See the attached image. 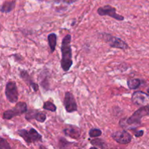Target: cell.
Segmentation results:
<instances>
[{"instance_id":"obj_1","label":"cell","mask_w":149,"mask_h":149,"mask_svg":"<svg viewBox=\"0 0 149 149\" xmlns=\"http://www.w3.org/2000/svg\"><path fill=\"white\" fill-rule=\"evenodd\" d=\"M71 36L70 34H67L64 36L62 41L61 45V68L64 71H68L73 65L72 59V49L71 47Z\"/></svg>"},{"instance_id":"obj_2","label":"cell","mask_w":149,"mask_h":149,"mask_svg":"<svg viewBox=\"0 0 149 149\" xmlns=\"http://www.w3.org/2000/svg\"><path fill=\"white\" fill-rule=\"evenodd\" d=\"M17 135L21 137L27 144L34 143L42 141V136L33 128H31L29 130L26 129L18 130Z\"/></svg>"},{"instance_id":"obj_3","label":"cell","mask_w":149,"mask_h":149,"mask_svg":"<svg viewBox=\"0 0 149 149\" xmlns=\"http://www.w3.org/2000/svg\"><path fill=\"white\" fill-rule=\"evenodd\" d=\"M102 38L106 43H107L111 47L126 50L129 48L127 43L122 40V39L116 36H112L107 33H102Z\"/></svg>"},{"instance_id":"obj_4","label":"cell","mask_w":149,"mask_h":149,"mask_svg":"<svg viewBox=\"0 0 149 149\" xmlns=\"http://www.w3.org/2000/svg\"><path fill=\"white\" fill-rule=\"evenodd\" d=\"M28 111L27 104L25 102H18L16 103L15 106L13 107L12 109L5 111L3 113V119H11L14 118L15 116H20V115L26 113Z\"/></svg>"},{"instance_id":"obj_5","label":"cell","mask_w":149,"mask_h":149,"mask_svg":"<svg viewBox=\"0 0 149 149\" xmlns=\"http://www.w3.org/2000/svg\"><path fill=\"white\" fill-rule=\"evenodd\" d=\"M146 116H149L148 106H142L141 109H138L132 116L126 119L125 123L127 125H138L141 124V119Z\"/></svg>"},{"instance_id":"obj_6","label":"cell","mask_w":149,"mask_h":149,"mask_svg":"<svg viewBox=\"0 0 149 149\" xmlns=\"http://www.w3.org/2000/svg\"><path fill=\"white\" fill-rule=\"evenodd\" d=\"M5 95L9 102L16 103L18 100V91L17 84L15 81H10L7 83L5 87Z\"/></svg>"},{"instance_id":"obj_7","label":"cell","mask_w":149,"mask_h":149,"mask_svg":"<svg viewBox=\"0 0 149 149\" xmlns=\"http://www.w3.org/2000/svg\"><path fill=\"white\" fill-rule=\"evenodd\" d=\"M97 13L100 16H109L119 21L125 20V17L121 15L116 13V10L111 5H105L97 9Z\"/></svg>"},{"instance_id":"obj_8","label":"cell","mask_w":149,"mask_h":149,"mask_svg":"<svg viewBox=\"0 0 149 149\" xmlns=\"http://www.w3.org/2000/svg\"><path fill=\"white\" fill-rule=\"evenodd\" d=\"M132 102L136 106H149V95L142 91H136L132 94Z\"/></svg>"},{"instance_id":"obj_9","label":"cell","mask_w":149,"mask_h":149,"mask_svg":"<svg viewBox=\"0 0 149 149\" xmlns=\"http://www.w3.org/2000/svg\"><path fill=\"white\" fill-rule=\"evenodd\" d=\"M63 106L68 113H73L77 111V104L74 95L70 92L65 93L63 99Z\"/></svg>"},{"instance_id":"obj_10","label":"cell","mask_w":149,"mask_h":149,"mask_svg":"<svg viewBox=\"0 0 149 149\" xmlns=\"http://www.w3.org/2000/svg\"><path fill=\"white\" fill-rule=\"evenodd\" d=\"M112 138L116 141V143L119 144H128L132 141V135L126 130L122 131H116L112 133Z\"/></svg>"},{"instance_id":"obj_11","label":"cell","mask_w":149,"mask_h":149,"mask_svg":"<svg viewBox=\"0 0 149 149\" xmlns=\"http://www.w3.org/2000/svg\"><path fill=\"white\" fill-rule=\"evenodd\" d=\"M26 113L25 118L28 121H31L34 119L37 122L43 123L47 119V113L43 111H39L38 110H29L27 111Z\"/></svg>"},{"instance_id":"obj_12","label":"cell","mask_w":149,"mask_h":149,"mask_svg":"<svg viewBox=\"0 0 149 149\" xmlns=\"http://www.w3.org/2000/svg\"><path fill=\"white\" fill-rule=\"evenodd\" d=\"M63 132L66 136L74 138V139H78V138H79L80 135H81L79 130L74 126H70L69 127L64 129Z\"/></svg>"},{"instance_id":"obj_13","label":"cell","mask_w":149,"mask_h":149,"mask_svg":"<svg viewBox=\"0 0 149 149\" xmlns=\"http://www.w3.org/2000/svg\"><path fill=\"white\" fill-rule=\"evenodd\" d=\"M15 7V0L5 1L0 7V12L3 13H9L14 10Z\"/></svg>"},{"instance_id":"obj_14","label":"cell","mask_w":149,"mask_h":149,"mask_svg":"<svg viewBox=\"0 0 149 149\" xmlns=\"http://www.w3.org/2000/svg\"><path fill=\"white\" fill-rule=\"evenodd\" d=\"M47 40L50 52L52 53L55 50V47H56L57 44V35L54 33H50V34L48 35Z\"/></svg>"},{"instance_id":"obj_15","label":"cell","mask_w":149,"mask_h":149,"mask_svg":"<svg viewBox=\"0 0 149 149\" xmlns=\"http://www.w3.org/2000/svg\"><path fill=\"white\" fill-rule=\"evenodd\" d=\"M141 84V81L138 79H130L127 80V86L130 90L138 88Z\"/></svg>"},{"instance_id":"obj_16","label":"cell","mask_w":149,"mask_h":149,"mask_svg":"<svg viewBox=\"0 0 149 149\" xmlns=\"http://www.w3.org/2000/svg\"><path fill=\"white\" fill-rule=\"evenodd\" d=\"M91 144L94 146L95 147L100 148H107V145L106 144V143L103 141L100 138H95L91 141Z\"/></svg>"},{"instance_id":"obj_17","label":"cell","mask_w":149,"mask_h":149,"mask_svg":"<svg viewBox=\"0 0 149 149\" xmlns=\"http://www.w3.org/2000/svg\"><path fill=\"white\" fill-rule=\"evenodd\" d=\"M20 77H21L22 79H23V81L28 84V85L30 86L31 83L32 82V80L31 79L30 76H29V73H28L27 71H25V70H20Z\"/></svg>"},{"instance_id":"obj_18","label":"cell","mask_w":149,"mask_h":149,"mask_svg":"<svg viewBox=\"0 0 149 149\" xmlns=\"http://www.w3.org/2000/svg\"><path fill=\"white\" fill-rule=\"evenodd\" d=\"M43 109L45 110L49 111H52V112H55L57 110V107L53 103L50 101H46L44 103L43 105Z\"/></svg>"},{"instance_id":"obj_19","label":"cell","mask_w":149,"mask_h":149,"mask_svg":"<svg viewBox=\"0 0 149 149\" xmlns=\"http://www.w3.org/2000/svg\"><path fill=\"white\" fill-rule=\"evenodd\" d=\"M102 131L100 129L97 128H93L91 129L89 132V135L90 138H98V137L101 136Z\"/></svg>"},{"instance_id":"obj_20","label":"cell","mask_w":149,"mask_h":149,"mask_svg":"<svg viewBox=\"0 0 149 149\" xmlns=\"http://www.w3.org/2000/svg\"><path fill=\"white\" fill-rule=\"evenodd\" d=\"M11 146L5 139L0 137V149H10Z\"/></svg>"},{"instance_id":"obj_21","label":"cell","mask_w":149,"mask_h":149,"mask_svg":"<svg viewBox=\"0 0 149 149\" xmlns=\"http://www.w3.org/2000/svg\"><path fill=\"white\" fill-rule=\"evenodd\" d=\"M73 143L71 142H68L64 138H61L59 141V147L60 148H66L68 146L72 144Z\"/></svg>"},{"instance_id":"obj_22","label":"cell","mask_w":149,"mask_h":149,"mask_svg":"<svg viewBox=\"0 0 149 149\" xmlns=\"http://www.w3.org/2000/svg\"><path fill=\"white\" fill-rule=\"evenodd\" d=\"M55 2L57 3H60V2H63V3H66L68 4H71L72 3H74L76 0H54Z\"/></svg>"},{"instance_id":"obj_23","label":"cell","mask_w":149,"mask_h":149,"mask_svg":"<svg viewBox=\"0 0 149 149\" xmlns=\"http://www.w3.org/2000/svg\"><path fill=\"white\" fill-rule=\"evenodd\" d=\"M30 86L31 87V88L33 89V90L34 92H37L38 90H39V84H36V83L33 82V81H32L31 83Z\"/></svg>"},{"instance_id":"obj_24","label":"cell","mask_w":149,"mask_h":149,"mask_svg":"<svg viewBox=\"0 0 149 149\" xmlns=\"http://www.w3.org/2000/svg\"><path fill=\"white\" fill-rule=\"evenodd\" d=\"M144 134V131L143 130H140V131H137V132H135V136L136 138H140V137H142Z\"/></svg>"},{"instance_id":"obj_25","label":"cell","mask_w":149,"mask_h":149,"mask_svg":"<svg viewBox=\"0 0 149 149\" xmlns=\"http://www.w3.org/2000/svg\"><path fill=\"white\" fill-rule=\"evenodd\" d=\"M147 92H148V93L149 94V88L148 89V90H147Z\"/></svg>"}]
</instances>
